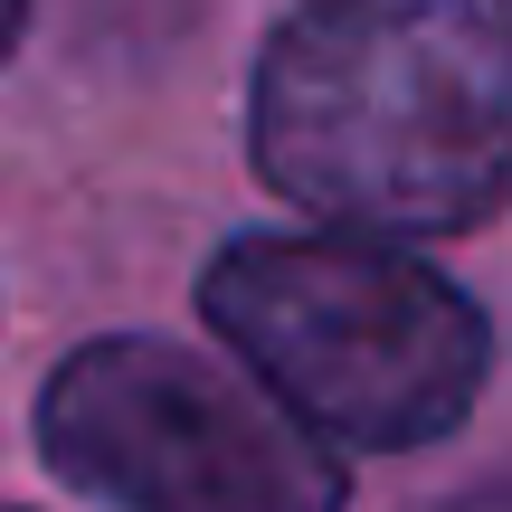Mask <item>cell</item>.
Masks as SVG:
<instances>
[{
  "label": "cell",
  "mask_w": 512,
  "mask_h": 512,
  "mask_svg": "<svg viewBox=\"0 0 512 512\" xmlns=\"http://www.w3.org/2000/svg\"><path fill=\"white\" fill-rule=\"evenodd\" d=\"M256 171L351 238H465L512 181V0H304L256 57Z\"/></svg>",
  "instance_id": "6da1fadb"
},
{
  "label": "cell",
  "mask_w": 512,
  "mask_h": 512,
  "mask_svg": "<svg viewBox=\"0 0 512 512\" xmlns=\"http://www.w3.org/2000/svg\"><path fill=\"white\" fill-rule=\"evenodd\" d=\"M19 29H29V0H0V57L19 48Z\"/></svg>",
  "instance_id": "277c9868"
},
{
  "label": "cell",
  "mask_w": 512,
  "mask_h": 512,
  "mask_svg": "<svg viewBox=\"0 0 512 512\" xmlns=\"http://www.w3.org/2000/svg\"><path fill=\"white\" fill-rule=\"evenodd\" d=\"M38 456L114 512H342L351 475L228 361L152 332L67 351L38 389Z\"/></svg>",
  "instance_id": "3957f363"
},
{
  "label": "cell",
  "mask_w": 512,
  "mask_h": 512,
  "mask_svg": "<svg viewBox=\"0 0 512 512\" xmlns=\"http://www.w3.org/2000/svg\"><path fill=\"white\" fill-rule=\"evenodd\" d=\"M200 313L304 437L361 456L456 437L494 380V323L475 294L446 285L427 256L351 228L228 238L200 275Z\"/></svg>",
  "instance_id": "7a4b0ae2"
}]
</instances>
